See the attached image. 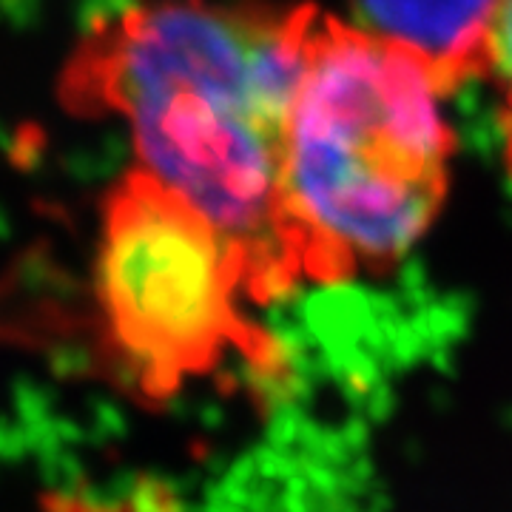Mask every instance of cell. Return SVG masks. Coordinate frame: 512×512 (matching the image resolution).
Wrapping results in <instances>:
<instances>
[{
    "instance_id": "277c9868",
    "label": "cell",
    "mask_w": 512,
    "mask_h": 512,
    "mask_svg": "<svg viewBox=\"0 0 512 512\" xmlns=\"http://www.w3.org/2000/svg\"><path fill=\"white\" fill-rule=\"evenodd\" d=\"M370 32L399 43L430 72L441 94L487 77L495 0H356Z\"/></svg>"
},
{
    "instance_id": "8992f818",
    "label": "cell",
    "mask_w": 512,
    "mask_h": 512,
    "mask_svg": "<svg viewBox=\"0 0 512 512\" xmlns=\"http://www.w3.org/2000/svg\"><path fill=\"white\" fill-rule=\"evenodd\" d=\"M43 512H174L154 490H131L126 495H55Z\"/></svg>"
},
{
    "instance_id": "7a4b0ae2",
    "label": "cell",
    "mask_w": 512,
    "mask_h": 512,
    "mask_svg": "<svg viewBox=\"0 0 512 512\" xmlns=\"http://www.w3.org/2000/svg\"><path fill=\"white\" fill-rule=\"evenodd\" d=\"M439 97L419 57L316 9L285 151L299 279L384 268L424 237L453 157Z\"/></svg>"
},
{
    "instance_id": "6da1fadb",
    "label": "cell",
    "mask_w": 512,
    "mask_h": 512,
    "mask_svg": "<svg viewBox=\"0 0 512 512\" xmlns=\"http://www.w3.org/2000/svg\"><path fill=\"white\" fill-rule=\"evenodd\" d=\"M313 15L154 0L100 26L69 66V103L126 123L137 168L237 245L256 299L299 282L285 151Z\"/></svg>"
},
{
    "instance_id": "5b68a950",
    "label": "cell",
    "mask_w": 512,
    "mask_h": 512,
    "mask_svg": "<svg viewBox=\"0 0 512 512\" xmlns=\"http://www.w3.org/2000/svg\"><path fill=\"white\" fill-rule=\"evenodd\" d=\"M487 77L498 94V123L504 140V165L512 177V0H495L487 40Z\"/></svg>"
},
{
    "instance_id": "3957f363",
    "label": "cell",
    "mask_w": 512,
    "mask_h": 512,
    "mask_svg": "<svg viewBox=\"0 0 512 512\" xmlns=\"http://www.w3.org/2000/svg\"><path fill=\"white\" fill-rule=\"evenodd\" d=\"M248 262L214 222L134 168L103 205L94 299L111 353L134 384L165 399L211 373L228 350L256 356L245 319Z\"/></svg>"
}]
</instances>
